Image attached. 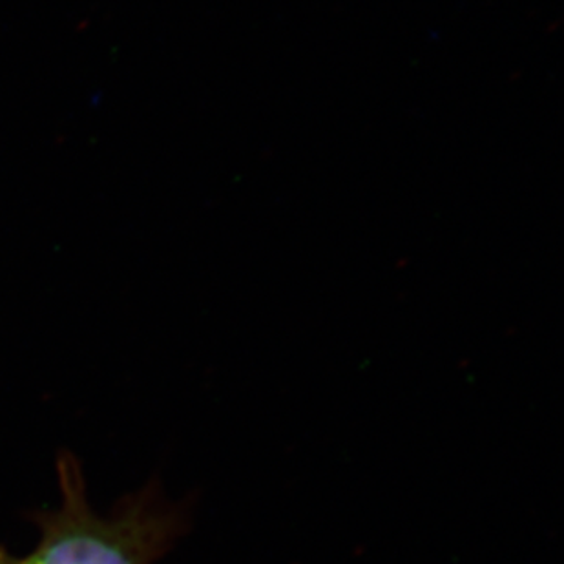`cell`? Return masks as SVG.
<instances>
[{"label": "cell", "mask_w": 564, "mask_h": 564, "mask_svg": "<svg viewBox=\"0 0 564 564\" xmlns=\"http://www.w3.org/2000/svg\"><path fill=\"white\" fill-rule=\"evenodd\" d=\"M61 502L30 516L39 544L30 564H155L188 528L185 502H171L158 482L123 497L112 513L99 516L88 501L79 460L57 457Z\"/></svg>", "instance_id": "6da1fadb"}, {"label": "cell", "mask_w": 564, "mask_h": 564, "mask_svg": "<svg viewBox=\"0 0 564 564\" xmlns=\"http://www.w3.org/2000/svg\"><path fill=\"white\" fill-rule=\"evenodd\" d=\"M0 564H30L28 557H17L0 544Z\"/></svg>", "instance_id": "7a4b0ae2"}]
</instances>
